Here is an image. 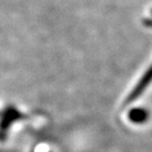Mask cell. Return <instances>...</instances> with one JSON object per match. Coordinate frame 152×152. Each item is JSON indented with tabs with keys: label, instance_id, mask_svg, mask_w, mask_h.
Segmentation results:
<instances>
[{
	"label": "cell",
	"instance_id": "6da1fadb",
	"mask_svg": "<svg viewBox=\"0 0 152 152\" xmlns=\"http://www.w3.org/2000/svg\"><path fill=\"white\" fill-rule=\"evenodd\" d=\"M152 81V66L148 69V71L143 75V77L141 78V80L138 82L136 87L132 91V93L129 94V98H127V103H132L133 100L137 99L139 96L141 95V93L146 89L148 84Z\"/></svg>",
	"mask_w": 152,
	"mask_h": 152
},
{
	"label": "cell",
	"instance_id": "7a4b0ae2",
	"mask_svg": "<svg viewBox=\"0 0 152 152\" xmlns=\"http://www.w3.org/2000/svg\"><path fill=\"white\" fill-rule=\"evenodd\" d=\"M129 120L132 121V123L135 124H141L144 123L145 121L148 118V112L144 109H133L132 111H130V113L129 115Z\"/></svg>",
	"mask_w": 152,
	"mask_h": 152
}]
</instances>
